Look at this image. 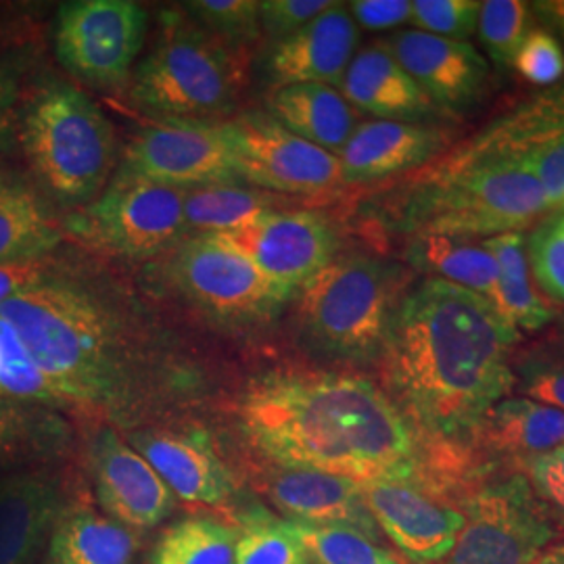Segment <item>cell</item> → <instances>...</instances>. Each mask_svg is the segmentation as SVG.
Returning a JSON list of instances; mask_svg holds the SVG:
<instances>
[{
    "instance_id": "8fae6325",
    "label": "cell",
    "mask_w": 564,
    "mask_h": 564,
    "mask_svg": "<svg viewBox=\"0 0 564 564\" xmlns=\"http://www.w3.org/2000/svg\"><path fill=\"white\" fill-rule=\"evenodd\" d=\"M239 181L286 195H321L343 182L339 158L279 121L247 113L220 123Z\"/></svg>"
},
{
    "instance_id": "cb8c5ba5",
    "label": "cell",
    "mask_w": 564,
    "mask_h": 564,
    "mask_svg": "<svg viewBox=\"0 0 564 564\" xmlns=\"http://www.w3.org/2000/svg\"><path fill=\"white\" fill-rule=\"evenodd\" d=\"M343 97L377 120L416 121L437 113L435 102L403 69L387 44L366 46L349 63Z\"/></svg>"
},
{
    "instance_id": "603a6c76",
    "label": "cell",
    "mask_w": 564,
    "mask_h": 564,
    "mask_svg": "<svg viewBox=\"0 0 564 564\" xmlns=\"http://www.w3.org/2000/svg\"><path fill=\"white\" fill-rule=\"evenodd\" d=\"M447 132L410 121L370 120L356 126L339 151L343 181H379L440 155Z\"/></svg>"
},
{
    "instance_id": "3957f363",
    "label": "cell",
    "mask_w": 564,
    "mask_h": 564,
    "mask_svg": "<svg viewBox=\"0 0 564 564\" xmlns=\"http://www.w3.org/2000/svg\"><path fill=\"white\" fill-rule=\"evenodd\" d=\"M0 316L15 326L61 403H97L116 393V343L88 295L57 279L2 303Z\"/></svg>"
},
{
    "instance_id": "6da1fadb",
    "label": "cell",
    "mask_w": 564,
    "mask_h": 564,
    "mask_svg": "<svg viewBox=\"0 0 564 564\" xmlns=\"http://www.w3.org/2000/svg\"><path fill=\"white\" fill-rule=\"evenodd\" d=\"M519 328L454 282L429 279L403 297L384 345L389 398L429 445L466 449L489 408L517 384Z\"/></svg>"
},
{
    "instance_id": "681fc988",
    "label": "cell",
    "mask_w": 564,
    "mask_h": 564,
    "mask_svg": "<svg viewBox=\"0 0 564 564\" xmlns=\"http://www.w3.org/2000/svg\"><path fill=\"white\" fill-rule=\"evenodd\" d=\"M15 97H18L15 78L0 65V134L7 128V121H9V113L13 109Z\"/></svg>"
},
{
    "instance_id": "e575fe53",
    "label": "cell",
    "mask_w": 564,
    "mask_h": 564,
    "mask_svg": "<svg viewBox=\"0 0 564 564\" xmlns=\"http://www.w3.org/2000/svg\"><path fill=\"white\" fill-rule=\"evenodd\" d=\"M291 524L314 564H408L403 556L358 531L297 521Z\"/></svg>"
},
{
    "instance_id": "4316f807",
    "label": "cell",
    "mask_w": 564,
    "mask_h": 564,
    "mask_svg": "<svg viewBox=\"0 0 564 564\" xmlns=\"http://www.w3.org/2000/svg\"><path fill=\"white\" fill-rule=\"evenodd\" d=\"M270 118L303 141L339 155L356 130V111L341 90L326 84H293L272 90Z\"/></svg>"
},
{
    "instance_id": "5bb4252c",
    "label": "cell",
    "mask_w": 564,
    "mask_h": 564,
    "mask_svg": "<svg viewBox=\"0 0 564 564\" xmlns=\"http://www.w3.org/2000/svg\"><path fill=\"white\" fill-rule=\"evenodd\" d=\"M212 237L297 293L337 256L335 230L310 212L272 209L247 226Z\"/></svg>"
},
{
    "instance_id": "7dc6e473",
    "label": "cell",
    "mask_w": 564,
    "mask_h": 564,
    "mask_svg": "<svg viewBox=\"0 0 564 564\" xmlns=\"http://www.w3.org/2000/svg\"><path fill=\"white\" fill-rule=\"evenodd\" d=\"M524 165L542 184L550 207H561L564 203V139L533 155Z\"/></svg>"
},
{
    "instance_id": "f6af8a7d",
    "label": "cell",
    "mask_w": 564,
    "mask_h": 564,
    "mask_svg": "<svg viewBox=\"0 0 564 564\" xmlns=\"http://www.w3.org/2000/svg\"><path fill=\"white\" fill-rule=\"evenodd\" d=\"M53 263L48 258L30 260V262L0 263V305L23 293L57 281Z\"/></svg>"
},
{
    "instance_id": "ab89813d",
    "label": "cell",
    "mask_w": 564,
    "mask_h": 564,
    "mask_svg": "<svg viewBox=\"0 0 564 564\" xmlns=\"http://www.w3.org/2000/svg\"><path fill=\"white\" fill-rule=\"evenodd\" d=\"M529 256L545 293L564 302V209L531 235Z\"/></svg>"
},
{
    "instance_id": "60d3db41",
    "label": "cell",
    "mask_w": 564,
    "mask_h": 564,
    "mask_svg": "<svg viewBox=\"0 0 564 564\" xmlns=\"http://www.w3.org/2000/svg\"><path fill=\"white\" fill-rule=\"evenodd\" d=\"M512 67L531 84L554 86L564 76L563 46L544 28L529 30L514 55Z\"/></svg>"
},
{
    "instance_id": "52a82bcc",
    "label": "cell",
    "mask_w": 564,
    "mask_h": 564,
    "mask_svg": "<svg viewBox=\"0 0 564 564\" xmlns=\"http://www.w3.org/2000/svg\"><path fill=\"white\" fill-rule=\"evenodd\" d=\"M21 144L44 186L67 203L95 199L118 153L101 107L69 84L48 86L32 99L21 121Z\"/></svg>"
},
{
    "instance_id": "44dd1931",
    "label": "cell",
    "mask_w": 564,
    "mask_h": 564,
    "mask_svg": "<svg viewBox=\"0 0 564 564\" xmlns=\"http://www.w3.org/2000/svg\"><path fill=\"white\" fill-rule=\"evenodd\" d=\"M268 494L286 521L343 527L379 544L383 540V533L364 500L362 485L351 479L318 470L281 468V473L270 479Z\"/></svg>"
},
{
    "instance_id": "ba28073f",
    "label": "cell",
    "mask_w": 564,
    "mask_h": 564,
    "mask_svg": "<svg viewBox=\"0 0 564 564\" xmlns=\"http://www.w3.org/2000/svg\"><path fill=\"white\" fill-rule=\"evenodd\" d=\"M454 505L464 524L444 564H531L563 538V521L517 468L477 473L456 494Z\"/></svg>"
},
{
    "instance_id": "f35d334b",
    "label": "cell",
    "mask_w": 564,
    "mask_h": 564,
    "mask_svg": "<svg viewBox=\"0 0 564 564\" xmlns=\"http://www.w3.org/2000/svg\"><path fill=\"white\" fill-rule=\"evenodd\" d=\"M479 13L477 0H414L410 21L424 34L464 42L475 34Z\"/></svg>"
},
{
    "instance_id": "74e56055",
    "label": "cell",
    "mask_w": 564,
    "mask_h": 564,
    "mask_svg": "<svg viewBox=\"0 0 564 564\" xmlns=\"http://www.w3.org/2000/svg\"><path fill=\"white\" fill-rule=\"evenodd\" d=\"M186 7L224 44H249L262 32L258 0H195Z\"/></svg>"
},
{
    "instance_id": "f1b7e54d",
    "label": "cell",
    "mask_w": 564,
    "mask_h": 564,
    "mask_svg": "<svg viewBox=\"0 0 564 564\" xmlns=\"http://www.w3.org/2000/svg\"><path fill=\"white\" fill-rule=\"evenodd\" d=\"M410 262L440 281L454 282L489 302H496L500 270L484 245L445 237H416L410 245Z\"/></svg>"
},
{
    "instance_id": "ffe728a7",
    "label": "cell",
    "mask_w": 564,
    "mask_h": 564,
    "mask_svg": "<svg viewBox=\"0 0 564 564\" xmlns=\"http://www.w3.org/2000/svg\"><path fill=\"white\" fill-rule=\"evenodd\" d=\"M67 510L59 479L42 468L0 473V564H32Z\"/></svg>"
},
{
    "instance_id": "c3c4849f",
    "label": "cell",
    "mask_w": 564,
    "mask_h": 564,
    "mask_svg": "<svg viewBox=\"0 0 564 564\" xmlns=\"http://www.w3.org/2000/svg\"><path fill=\"white\" fill-rule=\"evenodd\" d=\"M531 11L542 20L552 36L564 39V0H540L531 4Z\"/></svg>"
},
{
    "instance_id": "9c48e42d",
    "label": "cell",
    "mask_w": 564,
    "mask_h": 564,
    "mask_svg": "<svg viewBox=\"0 0 564 564\" xmlns=\"http://www.w3.org/2000/svg\"><path fill=\"white\" fill-rule=\"evenodd\" d=\"M147 28V9L132 0L65 2L57 15L55 51L78 80L113 88L130 78Z\"/></svg>"
},
{
    "instance_id": "e0dca14e",
    "label": "cell",
    "mask_w": 564,
    "mask_h": 564,
    "mask_svg": "<svg viewBox=\"0 0 564 564\" xmlns=\"http://www.w3.org/2000/svg\"><path fill=\"white\" fill-rule=\"evenodd\" d=\"M387 46L435 107L464 113L484 99L489 65L473 44L403 30Z\"/></svg>"
},
{
    "instance_id": "ac0fdd59",
    "label": "cell",
    "mask_w": 564,
    "mask_h": 564,
    "mask_svg": "<svg viewBox=\"0 0 564 564\" xmlns=\"http://www.w3.org/2000/svg\"><path fill=\"white\" fill-rule=\"evenodd\" d=\"M356 48L358 25L345 4L335 2L323 15L274 44L265 61V78L274 90L293 84H326L341 90Z\"/></svg>"
},
{
    "instance_id": "bcb514c9",
    "label": "cell",
    "mask_w": 564,
    "mask_h": 564,
    "mask_svg": "<svg viewBox=\"0 0 564 564\" xmlns=\"http://www.w3.org/2000/svg\"><path fill=\"white\" fill-rule=\"evenodd\" d=\"M349 13L356 25L366 30L398 28L412 15V2L408 0H356L349 4Z\"/></svg>"
},
{
    "instance_id": "5b68a950",
    "label": "cell",
    "mask_w": 564,
    "mask_h": 564,
    "mask_svg": "<svg viewBox=\"0 0 564 564\" xmlns=\"http://www.w3.org/2000/svg\"><path fill=\"white\" fill-rule=\"evenodd\" d=\"M550 207L535 174L519 162H487L421 178L403 209V230L416 237L473 239L514 232Z\"/></svg>"
},
{
    "instance_id": "836d02e7",
    "label": "cell",
    "mask_w": 564,
    "mask_h": 564,
    "mask_svg": "<svg viewBox=\"0 0 564 564\" xmlns=\"http://www.w3.org/2000/svg\"><path fill=\"white\" fill-rule=\"evenodd\" d=\"M237 564H312L291 521L263 506L239 517Z\"/></svg>"
},
{
    "instance_id": "7bdbcfd3",
    "label": "cell",
    "mask_w": 564,
    "mask_h": 564,
    "mask_svg": "<svg viewBox=\"0 0 564 564\" xmlns=\"http://www.w3.org/2000/svg\"><path fill=\"white\" fill-rule=\"evenodd\" d=\"M521 470L547 508L564 521V445L524 464Z\"/></svg>"
},
{
    "instance_id": "277c9868",
    "label": "cell",
    "mask_w": 564,
    "mask_h": 564,
    "mask_svg": "<svg viewBox=\"0 0 564 564\" xmlns=\"http://www.w3.org/2000/svg\"><path fill=\"white\" fill-rule=\"evenodd\" d=\"M402 270L370 256H335L303 284L297 328L303 343L326 358L379 360L400 307Z\"/></svg>"
},
{
    "instance_id": "2e32d148",
    "label": "cell",
    "mask_w": 564,
    "mask_h": 564,
    "mask_svg": "<svg viewBox=\"0 0 564 564\" xmlns=\"http://www.w3.org/2000/svg\"><path fill=\"white\" fill-rule=\"evenodd\" d=\"M564 139V80L529 97L512 111L491 121L470 141L456 147L423 178L460 172L487 162L524 163Z\"/></svg>"
},
{
    "instance_id": "1f68e13d",
    "label": "cell",
    "mask_w": 564,
    "mask_h": 564,
    "mask_svg": "<svg viewBox=\"0 0 564 564\" xmlns=\"http://www.w3.org/2000/svg\"><path fill=\"white\" fill-rule=\"evenodd\" d=\"M272 212V203L237 184H212L184 191V223L202 235H223L237 230Z\"/></svg>"
},
{
    "instance_id": "f907efd6",
    "label": "cell",
    "mask_w": 564,
    "mask_h": 564,
    "mask_svg": "<svg viewBox=\"0 0 564 564\" xmlns=\"http://www.w3.org/2000/svg\"><path fill=\"white\" fill-rule=\"evenodd\" d=\"M531 564H564V535L540 552Z\"/></svg>"
},
{
    "instance_id": "b9f144b4",
    "label": "cell",
    "mask_w": 564,
    "mask_h": 564,
    "mask_svg": "<svg viewBox=\"0 0 564 564\" xmlns=\"http://www.w3.org/2000/svg\"><path fill=\"white\" fill-rule=\"evenodd\" d=\"M333 4L330 0H262L260 23L272 41L281 42L323 15Z\"/></svg>"
},
{
    "instance_id": "f5cc1de1",
    "label": "cell",
    "mask_w": 564,
    "mask_h": 564,
    "mask_svg": "<svg viewBox=\"0 0 564 564\" xmlns=\"http://www.w3.org/2000/svg\"><path fill=\"white\" fill-rule=\"evenodd\" d=\"M312 564H314V563H312Z\"/></svg>"
},
{
    "instance_id": "d4e9b609",
    "label": "cell",
    "mask_w": 564,
    "mask_h": 564,
    "mask_svg": "<svg viewBox=\"0 0 564 564\" xmlns=\"http://www.w3.org/2000/svg\"><path fill=\"white\" fill-rule=\"evenodd\" d=\"M470 445L521 470L524 464L563 447L564 412L529 398H505L489 408Z\"/></svg>"
},
{
    "instance_id": "7a4b0ae2",
    "label": "cell",
    "mask_w": 564,
    "mask_h": 564,
    "mask_svg": "<svg viewBox=\"0 0 564 564\" xmlns=\"http://www.w3.org/2000/svg\"><path fill=\"white\" fill-rule=\"evenodd\" d=\"M239 414L249 442L281 468L431 491L433 445L368 379L323 370L274 372L247 389Z\"/></svg>"
},
{
    "instance_id": "4dcf8cb0",
    "label": "cell",
    "mask_w": 564,
    "mask_h": 564,
    "mask_svg": "<svg viewBox=\"0 0 564 564\" xmlns=\"http://www.w3.org/2000/svg\"><path fill=\"white\" fill-rule=\"evenodd\" d=\"M496 258L500 279L496 293V310L514 328L538 330L552 321V312L529 282L527 253L523 237L519 232H506L481 241Z\"/></svg>"
},
{
    "instance_id": "f546056e",
    "label": "cell",
    "mask_w": 564,
    "mask_h": 564,
    "mask_svg": "<svg viewBox=\"0 0 564 564\" xmlns=\"http://www.w3.org/2000/svg\"><path fill=\"white\" fill-rule=\"evenodd\" d=\"M59 241V226L32 193L0 184V263L48 258Z\"/></svg>"
},
{
    "instance_id": "83f0119b",
    "label": "cell",
    "mask_w": 564,
    "mask_h": 564,
    "mask_svg": "<svg viewBox=\"0 0 564 564\" xmlns=\"http://www.w3.org/2000/svg\"><path fill=\"white\" fill-rule=\"evenodd\" d=\"M139 542L123 524L90 508H67L48 542L53 564H134Z\"/></svg>"
},
{
    "instance_id": "816d5d0a",
    "label": "cell",
    "mask_w": 564,
    "mask_h": 564,
    "mask_svg": "<svg viewBox=\"0 0 564 564\" xmlns=\"http://www.w3.org/2000/svg\"><path fill=\"white\" fill-rule=\"evenodd\" d=\"M561 212H563V209H561Z\"/></svg>"
},
{
    "instance_id": "9a60e30c",
    "label": "cell",
    "mask_w": 564,
    "mask_h": 564,
    "mask_svg": "<svg viewBox=\"0 0 564 564\" xmlns=\"http://www.w3.org/2000/svg\"><path fill=\"white\" fill-rule=\"evenodd\" d=\"M362 491L381 533L408 563H445L464 524L458 506L410 484L377 481Z\"/></svg>"
},
{
    "instance_id": "d590c367",
    "label": "cell",
    "mask_w": 564,
    "mask_h": 564,
    "mask_svg": "<svg viewBox=\"0 0 564 564\" xmlns=\"http://www.w3.org/2000/svg\"><path fill=\"white\" fill-rule=\"evenodd\" d=\"M0 395L48 403L61 402L39 366L30 358L15 326L0 316Z\"/></svg>"
},
{
    "instance_id": "d6986e66",
    "label": "cell",
    "mask_w": 564,
    "mask_h": 564,
    "mask_svg": "<svg viewBox=\"0 0 564 564\" xmlns=\"http://www.w3.org/2000/svg\"><path fill=\"white\" fill-rule=\"evenodd\" d=\"M95 489L109 519L128 529L163 523L176 505L174 491L155 468L113 431H105L95 447Z\"/></svg>"
},
{
    "instance_id": "7402d4cb",
    "label": "cell",
    "mask_w": 564,
    "mask_h": 564,
    "mask_svg": "<svg viewBox=\"0 0 564 564\" xmlns=\"http://www.w3.org/2000/svg\"><path fill=\"white\" fill-rule=\"evenodd\" d=\"M132 447L184 502L218 506L232 496L228 468L199 433L149 431L134 435Z\"/></svg>"
},
{
    "instance_id": "8992f818",
    "label": "cell",
    "mask_w": 564,
    "mask_h": 564,
    "mask_svg": "<svg viewBox=\"0 0 564 564\" xmlns=\"http://www.w3.org/2000/svg\"><path fill=\"white\" fill-rule=\"evenodd\" d=\"M237 53L182 15H167L162 36L132 76L130 97L165 121L212 120L228 113L241 95Z\"/></svg>"
},
{
    "instance_id": "d6a6232c",
    "label": "cell",
    "mask_w": 564,
    "mask_h": 564,
    "mask_svg": "<svg viewBox=\"0 0 564 564\" xmlns=\"http://www.w3.org/2000/svg\"><path fill=\"white\" fill-rule=\"evenodd\" d=\"M151 564H237V527L188 517L163 531Z\"/></svg>"
},
{
    "instance_id": "ee69618b",
    "label": "cell",
    "mask_w": 564,
    "mask_h": 564,
    "mask_svg": "<svg viewBox=\"0 0 564 564\" xmlns=\"http://www.w3.org/2000/svg\"><path fill=\"white\" fill-rule=\"evenodd\" d=\"M523 398L564 412V364L529 362L519 368Z\"/></svg>"
},
{
    "instance_id": "30bf717a",
    "label": "cell",
    "mask_w": 564,
    "mask_h": 564,
    "mask_svg": "<svg viewBox=\"0 0 564 564\" xmlns=\"http://www.w3.org/2000/svg\"><path fill=\"white\" fill-rule=\"evenodd\" d=\"M174 276L191 302L223 323H265L297 295L212 235L182 247Z\"/></svg>"
},
{
    "instance_id": "8d00e7d4",
    "label": "cell",
    "mask_w": 564,
    "mask_h": 564,
    "mask_svg": "<svg viewBox=\"0 0 564 564\" xmlns=\"http://www.w3.org/2000/svg\"><path fill=\"white\" fill-rule=\"evenodd\" d=\"M477 30L487 55L496 65L512 67L514 55L529 32V4L523 0L481 2Z\"/></svg>"
},
{
    "instance_id": "4fadbf2b",
    "label": "cell",
    "mask_w": 564,
    "mask_h": 564,
    "mask_svg": "<svg viewBox=\"0 0 564 564\" xmlns=\"http://www.w3.org/2000/svg\"><path fill=\"white\" fill-rule=\"evenodd\" d=\"M90 235L113 253L151 258L188 230L184 191L141 178L116 176L88 209Z\"/></svg>"
},
{
    "instance_id": "484cf974",
    "label": "cell",
    "mask_w": 564,
    "mask_h": 564,
    "mask_svg": "<svg viewBox=\"0 0 564 564\" xmlns=\"http://www.w3.org/2000/svg\"><path fill=\"white\" fill-rule=\"evenodd\" d=\"M72 445V429L59 408L0 395V473L55 463Z\"/></svg>"
},
{
    "instance_id": "7c38bea8",
    "label": "cell",
    "mask_w": 564,
    "mask_h": 564,
    "mask_svg": "<svg viewBox=\"0 0 564 564\" xmlns=\"http://www.w3.org/2000/svg\"><path fill=\"white\" fill-rule=\"evenodd\" d=\"M118 176L182 191L239 182L220 123L197 121H162L141 130L130 142Z\"/></svg>"
}]
</instances>
